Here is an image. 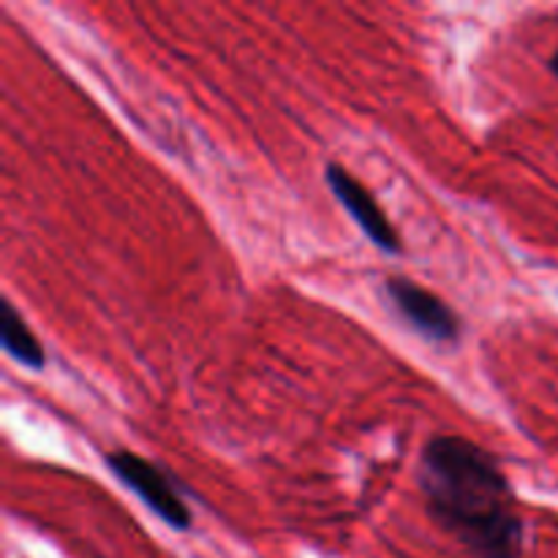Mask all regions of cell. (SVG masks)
I'll list each match as a JSON object with an SVG mask.
<instances>
[{
  "instance_id": "cell-1",
  "label": "cell",
  "mask_w": 558,
  "mask_h": 558,
  "mask_svg": "<svg viewBox=\"0 0 558 558\" xmlns=\"http://www.w3.org/2000/svg\"><path fill=\"white\" fill-rule=\"evenodd\" d=\"M425 510L472 558H518L523 521L499 461L463 436H434L417 466Z\"/></svg>"
},
{
  "instance_id": "cell-2",
  "label": "cell",
  "mask_w": 558,
  "mask_h": 558,
  "mask_svg": "<svg viewBox=\"0 0 558 558\" xmlns=\"http://www.w3.org/2000/svg\"><path fill=\"white\" fill-rule=\"evenodd\" d=\"M107 466L112 469L114 477L134 490L169 529L174 532H189L191 529V510L180 496L178 483L167 472L150 463L147 458L136 456L129 450H114L107 456Z\"/></svg>"
},
{
  "instance_id": "cell-3",
  "label": "cell",
  "mask_w": 558,
  "mask_h": 558,
  "mask_svg": "<svg viewBox=\"0 0 558 558\" xmlns=\"http://www.w3.org/2000/svg\"><path fill=\"white\" fill-rule=\"evenodd\" d=\"M385 292L398 316L423 338L434 343H456L461 338V319L439 294L403 276L387 278Z\"/></svg>"
},
{
  "instance_id": "cell-4",
  "label": "cell",
  "mask_w": 558,
  "mask_h": 558,
  "mask_svg": "<svg viewBox=\"0 0 558 558\" xmlns=\"http://www.w3.org/2000/svg\"><path fill=\"white\" fill-rule=\"evenodd\" d=\"M325 183L330 185L332 196L343 205V210L352 216V221L357 223L360 232L381 251V254H401L403 243L398 229L392 227L390 218L385 216L381 205L376 202V196L354 178L349 169H343L341 163H327L325 167Z\"/></svg>"
},
{
  "instance_id": "cell-5",
  "label": "cell",
  "mask_w": 558,
  "mask_h": 558,
  "mask_svg": "<svg viewBox=\"0 0 558 558\" xmlns=\"http://www.w3.org/2000/svg\"><path fill=\"white\" fill-rule=\"evenodd\" d=\"M0 343H3L5 354L14 357L20 365H25V368L41 371L44 363H47L44 347L33 336L27 322L22 319L11 300H3V305H0Z\"/></svg>"
},
{
  "instance_id": "cell-6",
  "label": "cell",
  "mask_w": 558,
  "mask_h": 558,
  "mask_svg": "<svg viewBox=\"0 0 558 558\" xmlns=\"http://www.w3.org/2000/svg\"><path fill=\"white\" fill-rule=\"evenodd\" d=\"M550 74H554L556 80H558V49H556L554 58H550Z\"/></svg>"
}]
</instances>
